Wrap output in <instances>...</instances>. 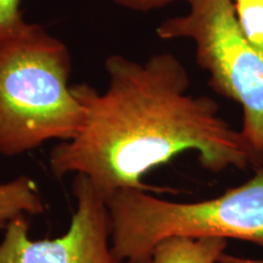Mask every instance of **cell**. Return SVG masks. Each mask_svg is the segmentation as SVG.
<instances>
[{
	"label": "cell",
	"mask_w": 263,
	"mask_h": 263,
	"mask_svg": "<svg viewBox=\"0 0 263 263\" xmlns=\"http://www.w3.org/2000/svg\"><path fill=\"white\" fill-rule=\"evenodd\" d=\"M188 14L156 28L161 39H190L216 93L242 107L241 136L263 167V55L240 28L232 0H189Z\"/></svg>",
	"instance_id": "4"
},
{
	"label": "cell",
	"mask_w": 263,
	"mask_h": 263,
	"mask_svg": "<svg viewBox=\"0 0 263 263\" xmlns=\"http://www.w3.org/2000/svg\"><path fill=\"white\" fill-rule=\"evenodd\" d=\"M67 45L37 24L0 42V154L24 155L78 136L85 114L70 85Z\"/></svg>",
	"instance_id": "2"
},
{
	"label": "cell",
	"mask_w": 263,
	"mask_h": 263,
	"mask_svg": "<svg viewBox=\"0 0 263 263\" xmlns=\"http://www.w3.org/2000/svg\"><path fill=\"white\" fill-rule=\"evenodd\" d=\"M27 24L21 11V0H0V42L17 34Z\"/></svg>",
	"instance_id": "9"
},
{
	"label": "cell",
	"mask_w": 263,
	"mask_h": 263,
	"mask_svg": "<svg viewBox=\"0 0 263 263\" xmlns=\"http://www.w3.org/2000/svg\"><path fill=\"white\" fill-rule=\"evenodd\" d=\"M105 71L104 93L87 83L72 85L85 120L77 137L50 151L54 177L82 174L107 199L121 190H161L143 178L185 151H195L213 173L261 168L240 130L219 116L215 99L188 93V71L174 55L139 62L114 54Z\"/></svg>",
	"instance_id": "1"
},
{
	"label": "cell",
	"mask_w": 263,
	"mask_h": 263,
	"mask_svg": "<svg viewBox=\"0 0 263 263\" xmlns=\"http://www.w3.org/2000/svg\"><path fill=\"white\" fill-rule=\"evenodd\" d=\"M76 211L67 232L55 239L33 240L26 216L4 229L0 263H126L111 246V217L106 199L87 177L73 179Z\"/></svg>",
	"instance_id": "5"
},
{
	"label": "cell",
	"mask_w": 263,
	"mask_h": 263,
	"mask_svg": "<svg viewBox=\"0 0 263 263\" xmlns=\"http://www.w3.org/2000/svg\"><path fill=\"white\" fill-rule=\"evenodd\" d=\"M112 2L121 8L132 10V11L149 12L163 8L171 3L180 2V0H112ZM183 2L188 3L189 0H183Z\"/></svg>",
	"instance_id": "10"
},
{
	"label": "cell",
	"mask_w": 263,
	"mask_h": 263,
	"mask_svg": "<svg viewBox=\"0 0 263 263\" xmlns=\"http://www.w3.org/2000/svg\"><path fill=\"white\" fill-rule=\"evenodd\" d=\"M240 28L263 55V0H232Z\"/></svg>",
	"instance_id": "8"
},
{
	"label": "cell",
	"mask_w": 263,
	"mask_h": 263,
	"mask_svg": "<svg viewBox=\"0 0 263 263\" xmlns=\"http://www.w3.org/2000/svg\"><path fill=\"white\" fill-rule=\"evenodd\" d=\"M45 205L34 180L20 176L0 184V229L20 216H38Z\"/></svg>",
	"instance_id": "7"
},
{
	"label": "cell",
	"mask_w": 263,
	"mask_h": 263,
	"mask_svg": "<svg viewBox=\"0 0 263 263\" xmlns=\"http://www.w3.org/2000/svg\"><path fill=\"white\" fill-rule=\"evenodd\" d=\"M227 246L222 238L172 236L159 242L143 263H219Z\"/></svg>",
	"instance_id": "6"
},
{
	"label": "cell",
	"mask_w": 263,
	"mask_h": 263,
	"mask_svg": "<svg viewBox=\"0 0 263 263\" xmlns=\"http://www.w3.org/2000/svg\"><path fill=\"white\" fill-rule=\"evenodd\" d=\"M219 263H263L262 259L257 258H246V257H236V256H229L226 252L222 255Z\"/></svg>",
	"instance_id": "11"
},
{
	"label": "cell",
	"mask_w": 263,
	"mask_h": 263,
	"mask_svg": "<svg viewBox=\"0 0 263 263\" xmlns=\"http://www.w3.org/2000/svg\"><path fill=\"white\" fill-rule=\"evenodd\" d=\"M111 246L126 263H143L155 246L172 236L249 241L263 249V167L221 195L176 202L144 190H121L106 199Z\"/></svg>",
	"instance_id": "3"
}]
</instances>
